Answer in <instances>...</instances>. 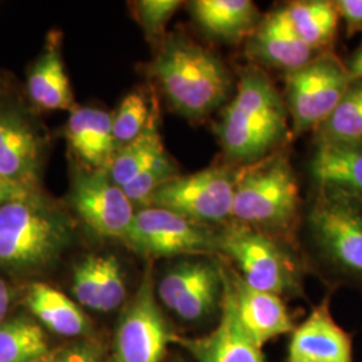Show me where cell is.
I'll return each instance as SVG.
<instances>
[{"instance_id":"d590c367","label":"cell","mask_w":362,"mask_h":362,"mask_svg":"<svg viewBox=\"0 0 362 362\" xmlns=\"http://www.w3.org/2000/svg\"><path fill=\"white\" fill-rule=\"evenodd\" d=\"M31 362H49V360L43 356V357H39V358H37V360H34V361Z\"/></svg>"},{"instance_id":"ac0fdd59","label":"cell","mask_w":362,"mask_h":362,"mask_svg":"<svg viewBox=\"0 0 362 362\" xmlns=\"http://www.w3.org/2000/svg\"><path fill=\"white\" fill-rule=\"evenodd\" d=\"M73 294L91 310L110 313L127 299V282L121 263L115 255H89L73 274Z\"/></svg>"},{"instance_id":"83f0119b","label":"cell","mask_w":362,"mask_h":362,"mask_svg":"<svg viewBox=\"0 0 362 362\" xmlns=\"http://www.w3.org/2000/svg\"><path fill=\"white\" fill-rule=\"evenodd\" d=\"M152 113L141 91L129 93L118 106L113 116V136L118 148L137 139L149 122Z\"/></svg>"},{"instance_id":"d4e9b609","label":"cell","mask_w":362,"mask_h":362,"mask_svg":"<svg viewBox=\"0 0 362 362\" xmlns=\"http://www.w3.org/2000/svg\"><path fill=\"white\" fill-rule=\"evenodd\" d=\"M164 153L163 139L157 129L155 118H152L146 129L137 139L117 149L115 158L107 169L109 176L122 188Z\"/></svg>"},{"instance_id":"4dcf8cb0","label":"cell","mask_w":362,"mask_h":362,"mask_svg":"<svg viewBox=\"0 0 362 362\" xmlns=\"http://www.w3.org/2000/svg\"><path fill=\"white\" fill-rule=\"evenodd\" d=\"M334 6L345 23L348 38L362 33V0H334Z\"/></svg>"},{"instance_id":"8fae6325","label":"cell","mask_w":362,"mask_h":362,"mask_svg":"<svg viewBox=\"0 0 362 362\" xmlns=\"http://www.w3.org/2000/svg\"><path fill=\"white\" fill-rule=\"evenodd\" d=\"M176 334L156 297L149 266L117 326L115 362H163Z\"/></svg>"},{"instance_id":"d6a6232c","label":"cell","mask_w":362,"mask_h":362,"mask_svg":"<svg viewBox=\"0 0 362 362\" xmlns=\"http://www.w3.org/2000/svg\"><path fill=\"white\" fill-rule=\"evenodd\" d=\"M345 65L348 67L351 79H362V43L350 55L349 59L345 61Z\"/></svg>"},{"instance_id":"5bb4252c","label":"cell","mask_w":362,"mask_h":362,"mask_svg":"<svg viewBox=\"0 0 362 362\" xmlns=\"http://www.w3.org/2000/svg\"><path fill=\"white\" fill-rule=\"evenodd\" d=\"M327 291L291 332L285 362H353V334L337 322Z\"/></svg>"},{"instance_id":"44dd1931","label":"cell","mask_w":362,"mask_h":362,"mask_svg":"<svg viewBox=\"0 0 362 362\" xmlns=\"http://www.w3.org/2000/svg\"><path fill=\"white\" fill-rule=\"evenodd\" d=\"M189 10L207 35L224 42L250 37L259 25L258 8L250 0H196Z\"/></svg>"},{"instance_id":"30bf717a","label":"cell","mask_w":362,"mask_h":362,"mask_svg":"<svg viewBox=\"0 0 362 362\" xmlns=\"http://www.w3.org/2000/svg\"><path fill=\"white\" fill-rule=\"evenodd\" d=\"M122 242L148 259L218 255V228L157 207L137 211Z\"/></svg>"},{"instance_id":"7c38bea8","label":"cell","mask_w":362,"mask_h":362,"mask_svg":"<svg viewBox=\"0 0 362 362\" xmlns=\"http://www.w3.org/2000/svg\"><path fill=\"white\" fill-rule=\"evenodd\" d=\"M70 203L91 231L122 240L134 219V204L106 169H86L74 176Z\"/></svg>"},{"instance_id":"cb8c5ba5","label":"cell","mask_w":362,"mask_h":362,"mask_svg":"<svg viewBox=\"0 0 362 362\" xmlns=\"http://www.w3.org/2000/svg\"><path fill=\"white\" fill-rule=\"evenodd\" d=\"M27 308L54 333L79 336L88 330V320L77 305L45 284L30 286L26 294Z\"/></svg>"},{"instance_id":"484cf974","label":"cell","mask_w":362,"mask_h":362,"mask_svg":"<svg viewBox=\"0 0 362 362\" xmlns=\"http://www.w3.org/2000/svg\"><path fill=\"white\" fill-rule=\"evenodd\" d=\"M362 140V79H351L334 110L314 130V144Z\"/></svg>"},{"instance_id":"52a82bcc","label":"cell","mask_w":362,"mask_h":362,"mask_svg":"<svg viewBox=\"0 0 362 362\" xmlns=\"http://www.w3.org/2000/svg\"><path fill=\"white\" fill-rule=\"evenodd\" d=\"M155 290L160 305L181 324L192 329L216 325L226 291L224 262L219 255L176 258Z\"/></svg>"},{"instance_id":"3957f363","label":"cell","mask_w":362,"mask_h":362,"mask_svg":"<svg viewBox=\"0 0 362 362\" xmlns=\"http://www.w3.org/2000/svg\"><path fill=\"white\" fill-rule=\"evenodd\" d=\"M170 106L189 119H203L227 100L233 79L211 52L184 35H170L149 66Z\"/></svg>"},{"instance_id":"ffe728a7","label":"cell","mask_w":362,"mask_h":362,"mask_svg":"<svg viewBox=\"0 0 362 362\" xmlns=\"http://www.w3.org/2000/svg\"><path fill=\"white\" fill-rule=\"evenodd\" d=\"M58 37L49 38L45 50L27 78V93L34 104L45 110H73L74 95L66 74Z\"/></svg>"},{"instance_id":"ba28073f","label":"cell","mask_w":362,"mask_h":362,"mask_svg":"<svg viewBox=\"0 0 362 362\" xmlns=\"http://www.w3.org/2000/svg\"><path fill=\"white\" fill-rule=\"evenodd\" d=\"M285 104L293 134L317 129L349 88L351 77L336 52L318 54L309 64L286 73Z\"/></svg>"},{"instance_id":"2e32d148","label":"cell","mask_w":362,"mask_h":362,"mask_svg":"<svg viewBox=\"0 0 362 362\" xmlns=\"http://www.w3.org/2000/svg\"><path fill=\"white\" fill-rule=\"evenodd\" d=\"M224 262L233 287L238 317L259 348L263 349L266 344L279 337L290 336L297 325L286 306L285 299L250 287L233 266L227 260Z\"/></svg>"},{"instance_id":"9a60e30c","label":"cell","mask_w":362,"mask_h":362,"mask_svg":"<svg viewBox=\"0 0 362 362\" xmlns=\"http://www.w3.org/2000/svg\"><path fill=\"white\" fill-rule=\"evenodd\" d=\"M46 141L21 112L0 109V175L38 192Z\"/></svg>"},{"instance_id":"f546056e","label":"cell","mask_w":362,"mask_h":362,"mask_svg":"<svg viewBox=\"0 0 362 362\" xmlns=\"http://www.w3.org/2000/svg\"><path fill=\"white\" fill-rule=\"evenodd\" d=\"M181 6L180 0H140L134 1L132 8L145 37L156 40L164 35L169 21Z\"/></svg>"},{"instance_id":"277c9868","label":"cell","mask_w":362,"mask_h":362,"mask_svg":"<svg viewBox=\"0 0 362 362\" xmlns=\"http://www.w3.org/2000/svg\"><path fill=\"white\" fill-rule=\"evenodd\" d=\"M300 216L297 176L285 155L274 153L240 168L233 220L297 250Z\"/></svg>"},{"instance_id":"8d00e7d4","label":"cell","mask_w":362,"mask_h":362,"mask_svg":"<svg viewBox=\"0 0 362 362\" xmlns=\"http://www.w3.org/2000/svg\"><path fill=\"white\" fill-rule=\"evenodd\" d=\"M181 362V361H180Z\"/></svg>"},{"instance_id":"7a4b0ae2","label":"cell","mask_w":362,"mask_h":362,"mask_svg":"<svg viewBox=\"0 0 362 362\" xmlns=\"http://www.w3.org/2000/svg\"><path fill=\"white\" fill-rule=\"evenodd\" d=\"M228 161L252 165L274 155L290 134L285 100L257 67H248L238 93L224 109L215 129Z\"/></svg>"},{"instance_id":"7402d4cb","label":"cell","mask_w":362,"mask_h":362,"mask_svg":"<svg viewBox=\"0 0 362 362\" xmlns=\"http://www.w3.org/2000/svg\"><path fill=\"white\" fill-rule=\"evenodd\" d=\"M314 184H330L362 197V140L314 144L309 163Z\"/></svg>"},{"instance_id":"6da1fadb","label":"cell","mask_w":362,"mask_h":362,"mask_svg":"<svg viewBox=\"0 0 362 362\" xmlns=\"http://www.w3.org/2000/svg\"><path fill=\"white\" fill-rule=\"evenodd\" d=\"M297 250L305 270L333 293L362 294V197L330 184H314L303 207Z\"/></svg>"},{"instance_id":"9c48e42d","label":"cell","mask_w":362,"mask_h":362,"mask_svg":"<svg viewBox=\"0 0 362 362\" xmlns=\"http://www.w3.org/2000/svg\"><path fill=\"white\" fill-rule=\"evenodd\" d=\"M240 168L209 167L176 176L156 191L148 207L175 212L194 223L218 228L233 220V194Z\"/></svg>"},{"instance_id":"1f68e13d","label":"cell","mask_w":362,"mask_h":362,"mask_svg":"<svg viewBox=\"0 0 362 362\" xmlns=\"http://www.w3.org/2000/svg\"><path fill=\"white\" fill-rule=\"evenodd\" d=\"M37 194H39L38 192L25 188L13 181L7 180L0 175V206L15 200L28 199Z\"/></svg>"},{"instance_id":"5b68a950","label":"cell","mask_w":362,"mask_h":362,"mask_svg":"<svg viewBox=\"0 0 362 362\" xmlns=\"http://www.w3.org/2000/svg\"><path fill=\"white\" fill-rule=\"evenodd\" d=\"M218 255L255 290L284 299L306 298L308 272L294 247L231 220L218 227Z\"/></svg>"},{"instance_id":"f1b7e54d","label":"cell","mask_w":362,"mask_h":362,"mask_svg":"<svg viewBox=\"0 0 362 362\" xmlns=\"http://www.w3.org/2000/svg\"><path fill=\"white\" fill-rule=\"evenodd\" d=\"M176 176H179L177 167L173 164L168 153L165 152L155 163H152L148 168L143 170L136 179L122 187V189L134 206L139 204L148 207L149 200L156 191Z\"/></svg>"},{"instance_id":"836d02e7","label":"cell","mask_w":362,"mask_h":362,"mask_svg":"<svg viewBox=\"0 0 362 362\" xmlns=\"http://www.w3.org/2000/svg\"><path fill=\"white\" fill-rule=\"evenodd\" d=\"M10 300H11V296H10V290L7 287V284L0 279V322L4 320L8 308H10Z\"/></svg>"},{"instance_id":"603a6c76","label":"cell","mask_w":362,"mask_h":362,"mask_svg":"<svg viewBox=\"0 0 362 362\" xmlns=\"http://www.w3.org/2000/svg\"><path fill=\"white\" fill-rule=\"evenodd\" d=\"M293 28L314 52H332L339 16L333 0H299L284 7Z\"/></svg>"},{"instance_id":"4316f807","label":"cell","mask_w":362,"mask_h":362,"mask_svg":"<svg viewBox=\"0 0 362 362\" xmlns=\"http://www.w3.org/2000/svg\"><path fill=\"white\" fill-rule=\"evenodd\" d=\"M46 351V337L38 325L19 320L0 324V362H31Z\"/></svg>"},{"instance_id":"4fadbf2b","label":"cell","mask_w":362,"mask_h":362,"mask_svg":"<svg viewBox=\"0 0 362 362\" xmlns=\"http://www.w3.org/2000/svg\"><path fill=\"white\" fill-rule=\"evenodd\" d=\"M224 269L226 291L216 325L200 336L176 334L173 344L184 350L194 362H267L263 349L248 336L238 317L226 262Z\"/></svg>"},{"instance_id":"d6986e66","label":"cell","mask_w":362,"mask_h":362,"mask_svg":"<svg viewBox=\"0 0 362 362\" xmlns=\"http://www.w3.org/2000/svg\"><path fill=\"white\" fill-rule=\"evenodd\" d=\"M66 139L70 149L90 169L107 170L118 149L113 116L98 107H74L67 119Z\"/></svg>"},{"instance_id":"8992f818","label":"cell","mask_w":362,"mask_h":362,"mask_svg":"<svg viewBox=\"0 0 362 362\" xmlns=\"http://www.w3.org/2000/svg\"><path fill=\"white\" fill-rule=\"evenodd\" d=\"M70 219L39 194L0 206V266L33 270L49 264L67 246Z\"/></svg>"},{"instance_id":"e575fe53","label":"cell","mask_w":362,"mask_h":362,"mask_svg":"<svg viewBox=\"0 0 362 362\" xmlns=\"http://www.w3.org/2000/svg\"><path fill=\"white\" fill-rule=\"evenodd\" d=\"M57 362H97V360L88 351H77V353L67 354L65 358Z\"/></svg>"},{"instance_id":"e0dca14e","label":"cell","mask_w":362,"mask_h":362,"mask_svg":"<svg viewBox=\"0 0 362 362\" xmlns=\"http://www.w3.org/2000/svg\"><path fill=\"white\" fill-rule=\"evenodd\" d=\"M247 52L259 64L285 73L297 70L321 54L299 38L284 8L269 13L259 23L248 37Z\"/></svg>"}]
</instances>
